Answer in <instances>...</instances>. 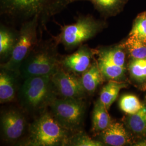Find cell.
Masks as SVG:
<instances>
[{"label":"cell","mask_w":146,"mask_h":146,"mask_svg":"<svg viewBox=\"0 0 146 146\" xmlns=\"http://www.w3.org/2000/svg\"><path fill=\"white\" fill-rule=\"evenodd\" d=\"M90 2L104 19L117 15L123 10L128 0H77Z\"/></svg>","instance_id":"cell-14"},{"label":"cell","mask_w":146,"mask_h":146,"mask_svg":"<svg viewBox=\"0 0 146 146\" xmlns=\"http://www.w3.org/2000/svg\"><path fill=\"white\" fill-rule=\"evenodd\" d=\"M145 82H146V80H145Z\"/></svg>","instance_id":"cell-27"},{"label":"cell","mask_w":146,"mask_h":146,"mask_svg":"<svg viewBox=\"0 0 146 146\" xmlns=\"http://www.w3.org/2000/svg\"><path fill=\"white\" fill-rule=\"evenodd\" d=\"M70 131L61 125L52 113H44L31 123L25 145L68 146Z\"/></svg>","instance_id":"cell-5"},{"label":"cell","mask_w":146,"mask_h":146,"mask_svg":"<svg viewBox=\"0 0 146 146\" xmlns=\"http://www.w3.org/2000/svg\"><path fill=\"white\" fill-rule=\"evenodd\" d=\"M75 19L73 23L61 26L60 33L54 37L58 44H62L66 50L78 48L107 27L106 21L98 20L89 14H78Z\"/></svg>","instance_id":"cell-4"},{"label":"cell","mask_w":146,"mask_h":146,"mask_svg":"<svg viewBox=\"0 0 146 146\" xmlns=\"http://www.w3.org/2000/svg\"><path fill=\"white\" fill-rule=\"evenodd\" d=\"M50 107L54 117L66 129L78 131L82 127L86 109L84 99L57 98Z\"/></svg>","instance_id":"cell-7"},{"label":"cell","mask_w":146,"mask_h":146,"mask_svg":"<svg viewBox=\"0 0 146 146\" xmlns=\"http://www.w3.org/2000/svg\"><path fill=\"white\" fill-rule=\"evenodd\" d=\"M99 134L102 142L109 146H125L130 142V138L125 127L119 122H111L108 127Z\"/></svg>","instance_id":"cell-11"},{"label":"cell","mask_w":146,"mask_h":146,"mask_svg":"<svg viewBox=\"0 0 146 146\" xmlns=\"http://www.w3.org/2000/svg\"><path fill=\"white\" fill-rule=\"evenodd\" d=\"M136 146H146V141H142L139 143H138Z\"/></svg>","instance_id":"cell-26"},{"label":"cell","mask_w":146,"mask_h":146,"mask_svg":"<svg viewBox=\"0 0 146 146\" xmlns=\"http://www.w3.org/2000/svg\"><path fill=\"white\" fill-rule=\"evenodd\" d=\"M126 86L125 84L123 82L110 80L103 87L100 93L99 100L107 110H109L116 100L120 90Z\"/></svg>","instance_id":"cell-18"},{"label":"cell","mask_w":146,"mask_h":146,"mask_svg":"<svg viewBox=\"0 0 146 146\" xmlns=\"http://www.w3.org/2000/svg\"><path fill=\"white\" fill-rule=\"evenodd\" d=\"M129 71L131 76L137 81H145L146 78V58L133 59L129 64Z\"/></svg>","instance_id":"cell-24"},{"label":"cell","mask_w":146,"mask_h":146,"mask_svg":"<svg viewBox=\"0 0 146 146\" xmlns=\"http://www.w3.org/2000/svg\"><path fill=\"white\" fill-rule=\"evenodd\" d=\"M58 95L63 98L84 99L87 93L81 77L61 68L52 76Z\"/></svg>","instance_id":"cell-8"},{"label":"cell","mask_w":146,"mask_h":146,"mask_svg":"<svg viewBox=\"0 0 146 146\" xmlns=\"http://www.w3.org/2000/svg\"><path fill=\"white\" fill-rule=\"evenodd\" d=\"M77 0H0V15L13 22L22 23L36 17L40 26Z\"/></svg>","instance_id":"cell-1"},{"label":"cell","mask_w":146,"mask_h":146,"mask_svg":"<svg viewBox=\"0 0 146 146\" xmlns=\"http://www.w3.org/2000/svg\"><path fill=\"white\" fill-rule=\"evenodd\" d=\"M58 95L52 76H31L25 79L18 93L21 106L34 113L50 106Z\"/></svg>","instance_id":"cell-3"},{"label":"cell","mask_w":146,"mask_h":146,"mask_svg":"<svg viewBox=\"0 0 146 146\" xmlns=\"http://www.w3.org/2000/svg\"><path fill=\"white\" fill-rule=\"evenodd\" d=\"M104 78L98 65L95 63L92 64L87 70L82 73L81 81L87 94H94Z\"/></svg>","instance_id":"cell-15"},{"label":"cell","mask_w":146,"mask_h":146,"mask_svg":"<svg viewBox=\"0 0 146 146\" xmlns=\"http://www.w3.org/2000/svg\"><path fill=\"white\" fill-rule=\"evenodd\" d=\"M17 74L2 68L0 73V102H12L17 93Z\"/></svg>","instance_id":"cell-12"},{"label":"cell","mask_w":146,"mask_h":146,"mask_svg":"<svg viewBox=\"0 0 146 146\" xmlns=\"http://www.w3.org/2000/svg\"><path fill=\"white\" fill-rule=\"evenodd\" d=\"M40 23L36 17L21 24L19 37L12 54L1 68L20 75V68L27 56L38 43L37 31Z\"/></svg>","instance_id":"cell-6"},{"label":"cell","mask_w":146,"mask_h":146,"mask_svg":"<svg viewBox=\"0 0 146 146\" xmlns=\"http://www.w3.org/2000/svg\"><path fill=\"white\" fill-rule=\"evenodd\" d=\"M124 49L122 44L112 47L101 48L98 51L99 58L125 67V54Z\"/></svg>","instance_id":"cell-17"},{"label":"cell","mask_w":146,"mask_h":146,"mask_svg":"<svg viewBox=\"0 0 146 146\" xmlns=\"http://www.w3.org/2000/svg\"><path fill=\"white\" fill-rule=\"evenodd\" d=\"M103 143L101 141L93 140L84 132L78 131L69 137L68 146H104Z\"/></svg>","instance_id":"cell-23"},{"label":"cell","mask_w":146,"mask_h":146,"mask_svg":"<svg viewBox=\"0 0 146 146\" xmlns=\"http://www.w3.org/2000/svg\"><path fill=\"white\" fill-rule=\"evenodd\" d=\"M95 51L87 45L82 44L75 52L66 56L61 62L62 67L68 72L83 73L91 66Z\"/></svg>","instance_id":"cell-10"},{"label":"cell","mask_w":146,"mask_h":146,"mask_svg":"<svg viewBox=\"0 0 146 146\" xmlns=\"http://www.w3.org/2000/svg\"><path fill=\"white\" fill-rule=\"evenodd\" d=\"M129 36L146 42V12L139 14L136 18Z\"/></svg>","instance_id":"cell-25"},{"label":"cell","mask_w":146,"mask_h":146,"mask_svg":"<svg viewBox=\"0 0 146 146\" xmlns=\"http://www.w3.org/2000/svg\"><path fill=\"white\" fill-rule=\"evenodd\" d=\"M58 45L54 38L38 41L21 64L20 75L22 78L52 76L56 73L61 68L58 58Z\"/></svg>","instance_id":"cell-2"},{"label":"cell","mask_w":146,"mask_h":146,"mask_svg":"<svg viewBox=\"0 0 146 146\" xmlns=\"http://www.w3.org/2000/svg\"><path fill=\"white\" fill-rule=\"evenodd\" d=\"M111 122L108 110L100 100H98L95 104L93 111V131L100 133L108 127Z\"/></svg>","instance_id":"cell-16"},{"label":"cell","mask_w":146,"mask_h":146,"mask_svg":"<svg viewBox=\"0 0 146 146\" xmlns=\"http://www.w3.org/2000/svg\"><path fill=\"white\" fill-rule=\"evenodd\" d=\"M127 128L137 135L146 136V106L134 114L128 115L125 119Z\"/></svg>","instance_id":"cell-19"},{"label":"cell","mask_w":146,"mask_h":146,"mask_svg":"<svg viewBox=\"0 0 146 146\" xmlns=\"http://www.w3.org/2000/svg\"><path fill=\"white\" fill-rule=\"evenodd\" d=\"M98 65L104 78L120 81L124 76L125 70L124 67L119 66L99 58Z\"/></svg>","instance_id":"cell-21"},{"label":"cell","mask_w":146,"mask_h":146,"mask_svg":"<svg viewBox=\"0 0 146 146\" xmlns=\"http://www.w3.org/2000/svg\"><path fill=\"white\" fill-rule=\"evenodd\" d=\"M144 105L134 95H123L120 100L119 107L121 110L128 115L134 114L142 109Z\"/></svg>","instance_id":"cell-22"},{"label":"cell","mask_w":146,"mask_h":146,"mask_svg":"<svg viewBox=\"0 0 146 146\" xmlns=\"http://www.w3.org/2000/svg\"><path fill=\"white\" fill-rule=\"evenodd\" d=\"M19 31L1 24L0 27V55L2 58H9L15 47Z\"/></svg>","instance_id":"cell-13"},{"label":"cell","mask_w":146,"mask_h":146,"mask_svg":"<svg viewBox=\"0 0 146 146\" xmlns=\"http://www.w3.org/2000/svg\"><path fill=\"white\" fill-rule=\"evenodd\" d=\"M121 44L133 59L146 58V41L135 37L129 36L125 41Z\"/></svg>","instance_id":"cell-20"},{"label":"cell","mask_w":146,"mask_h":146,"mask_svg":"<svg viewBox=\"0 0 146 146\" xmlns=\"http://www.w3.org/2000/svg\"><path fill=\"white\" fill-rule=\"evenodd\" d=\"M1 126L5 141L14 143L24 135L26 129V120L19 110H9L1 116Z\"/></svg>","instance_id":"cell-9"}]
</instances>
